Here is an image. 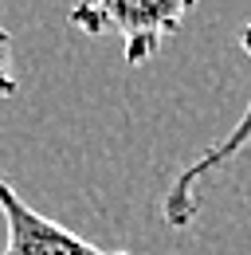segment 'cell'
Masks as SVG:
<instances>
[{
  "mask_svg": "<svg viewBox=\"0 0 251 255\" xmlns=\"http://www.w3.org/2000/svg\"><path fill=\"white\" fill-rule=\"evenodd\" d=\"M196 0H79L67 20L83 35H110L126 51V63H149L169 35L181 32Z\"/></svg>",
  "mask_w": 251,
  "mask_h": 255,
  "instance_id": "6da1fadb",
  "label": "cell"
},
{
  "mask_svg": "<svg viewBox=\"0 0 251 255\" xmlns=\"http://www.w3.org/2000/svg\"><path fill=\"white\" fill-rule=\"evenodd\" d=\"M240 47H244V55L251 59V24L240 32ZM251 145V98H248V110L240 114V122L228 129L220 141H212L204 153L196 161H188L185 169L177 173V181L169 185V192H165V204H161V216H165V224L169 228H177V232H185L188 224L196 220V212H200V196H196V189H200V181L208 177V173H216V169H224L228 161H236L244 149Z\"/></svg>",
  "mask_w": 251,
  "mask_h": 255,
  "instance_id": "3957f363",
  "label": "cell"
},
{
  "mask_svg": "<svg viewBox=\"0 0 251 255\" xmlns=\"http://www.w3.org/2000/svg\"><path fill=\"white\" fill-rule=\"evenodd\" d=\"M0 216L8 228L0 255H129V252H106L91 240L75 236L71 228H63L59 220L35 212L4 173H0Z\"/></svg>",
  "mask_w": 251,
  "mask_h": 255,
  "instance_id": "7a4b0ae2",
  "label": "cell"
},
{
  "mask_svg": "<svg viewBox=\"0 0 251 255\" xmlns=\"http://www.w3.org/2000/svg\"><path fill=\"white\" fill-rule=\"evenodd\" d=\"M16 95V75H12V35L0 28V102Z\"/></svg>",
  "mask_w": 251,
  "mask_h": 255,
  "instance_id": "277c9868",
  "label": "cell"
}]
</instances>
